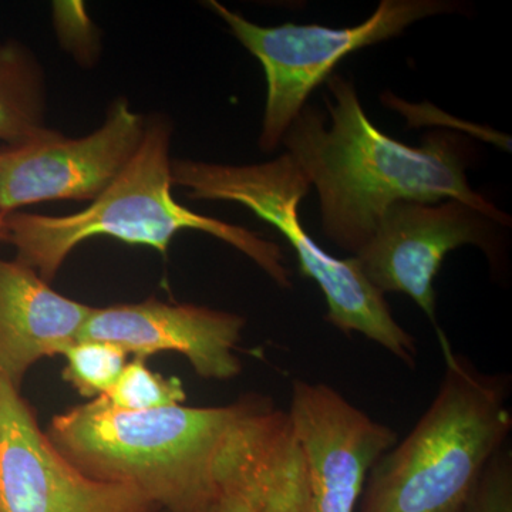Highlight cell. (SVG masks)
Here are the masks:
<instances>
[{"instance_id": "1", "label": "cell", "mask_w": 512, "mask_h": 512, "mask_svg": "<svg viewBox=\"0 0 512 512\" xmlns=\"http://www.w3.org/2000/svg\"><path fill=\"white\" fill-rule=\"evenodd\" d=\"M326 86L329 126L306 104L281 144L316 188L322 231L333 244L355 256L399 201L458 200L511 227L510 215L468 184L466 138L436 131L420 147L406 146L369 120L352 80L333 73Z\"/></svg>"}, {"instance_id": "15", "label": "cell", "mask_w": 512, "mask_h": 512, "mask_svg": "<svg viewBox=\"0 0 512 512\" xmlns=\"http://www.w3.org/2000/svg\"><path fill=\"white\" fill-rule=\"evenodd\" d=\"M97 399L123 412H147L183 404L187 393L180 379L164 377L151 370L144 357H134L109 392Z\"/></svg>"}, {"instance_id": "16", "label": "cell", "mask_w": 512, "mask_h": 512, "mask_svg": "<svg viewBox=\"0 0 512 512\" xmlns=\"http://www.w3.org/2000/svg\"><path fill=\"white\" fill-rule=\"evenodd\" d=\"M63 356V379L90 400L109 392L128 362L127 353L119 346L97 340H77Z\"/></svg>"}, {"instance_id": "10", "label": "cell", "mask_w": 512, "mask_h": 512, "mask_svg": "<svg viewBox=\"0 0 512 512\" xmlns=\"http://www.w3.org/2000/svg\"><path fill=\"white\" fill-rule=\"evenodd\" d=\"M286 413L305 458L311 512H356L370 471L399 441L396 431L326 383L295 380Z\"/></svg>"}, {"instance_id": "12", "label": "cell", "mask_w": 512, "mask_h": 512, "mask_svg": "<svg viewBox=\"0 0 512 512\" xmlns=\"http://www.w3.org/2000/svg\"><path fill=\"white\" fill-rule=\"evenodd\" d=\"M218 493L229 491L258 512H311L302 448L285 410L261 396L237 421L215 463Z\"/></svg>"}, {"instance_id": "14", "label": "cell", "mask_w": 512, "mask_h": 512, "mask_svg": "<svg viewBox=\"0 0 512 512\" xmlns=\"http://www.w3.org/2000/svg\"><path fill=\"white\" fill-rule=\"evenodd\" d=\"M46 83L36 57L18 42H0V141L6 146L45 130Z\"/></svg>"}, {"instance_id": "13", "label": "cell", "mask_w": 512, "mask_h": 512, "mask_svg": "<svg viewBox=\"0 0 512 512\" xmlns=\"http://www.w3.org/2000/svg\"><path fill=\"white\" fill-rule=\"evenodd\" d=\"M92 312L29 266L0 259V373L20 390L30 367L79 340Z\"/></svg>"}, {"instance_id": "18", "label": "cell", "mask_w": 512, "mask_h": 512, "mask_svg": "<svg viewBox=\"0 0 512 512\" xmlns=\"http://www.w3.org/2000/svg\"><path fill=\"white\" fill-rule=\"evenodd\" d=\"M200 512H258L238 494L221 491L204 510Z\"/></svg>"}, {"instance_id": "2", "label": "cell", "mask_w": 512, "mask_h": 512, "mask_svg": "<svg viewBox=\"0 0 512 512\" xmlns=\"http://www.w3.org/2000/svg\"><path fill=\"white\" fill-rule=\"evenodd\" d=\"M258 396L147 412H123L93 399L56 416L46 434L87 477L136 488L164 512H200L218 495L222 444Z\"/></svg>"}, {"instance_id": "17", "label": "cell", "mask_w": 512, "mask_h": 512, "mask_svg": "<svg viewBox=\"0 0 512 512\" xmlns=\"http://www.w3.org/2000/svg\"><path fill=\"white\" fill-rule=\"evenodd\" d=\"M467 512H512V453L505 446L495 454L478 484Z\"/></svg>"}, {"instance_id": "9", "label": "cell", "mask_w": 512, "mask_h": 512, "mask_svg": "<svg viewBox=\"0 0 512 512\" xmlns=\"http://www.w3.org/2000/svg\"><path fill=\"white\" fill-rule=\"evenodd\" d=\"M136 488L83 474L0 373V512H158Z\"/></svg>"}, {"instance_id": "6", "label": "cell", "mask_w": 512, "mask_h": 512, "mask_svg": "<svg viewBox=\"0 0 512 512\" xmlns=\"http://www.w3.org/2000/svg\"><path fill=\"white\" fill-rule=\"evenodd\" d=\"M207 5L264 67L266 104L258 144L265 153L281 146L313 90L332 76L340 60L402 35L419 20L461 10L460 3L450 0H383L373 15L352 28L295 23L265 28L215 0Z\"/></svg>"}, {"instance_id": "8", "label": "cell", "mask_w": 512, "mask_h": 512, "mask_svg": "<svg viewBox=\"0 0 512 512\" xmlns=\"http://www.w3.org/2000/svg\"><path fill=\"white\" fill-rule=\"evenodd\" d=\"M147 121L126 100L110 107L103 126L80 138L45 128L0 148V210L50 201H93L106 190L141 146Z\"/></svg>"}, {"instance_id": "19", "label": "cell", "mask_w": 512, "mask_h": 512, "mask_svg": "<svg viewBox=\"0 0 512 512\" xmlns=\"http://www.w3.org/2000/svg\"><path fill=\"white\" fill-rule=\"evenodd\" d=\"M8 234V215L0 210V245H2L3 242H8Z\"/></svg>"}, {"instance_id": "3", "label": "cell", "mask_w": 512, "mask_h": 512, "mask_svg": "<svg viewBox=\"0 0 512 512\" xmlns=\"http://www.w3.org/2000/svg\"><path fill=\"white\" fill-rule=\"evenodd\" d=\"M446 372L429 409L375 464L359 512H467L512 430L511 377L485 373L437 330Z\"/></svg>"}, {"instance_id": "11", "label": "cell", "mask_w": 512, "mask_h": 512, "mask_svg": "<svg viewBox=\"0 0 512 512\" xmlns=\"http://www.w3.org/2000/svg\"><path fill=\"white\" fill-rule=\"evenodd\" d=\"M247 320L238 313L190 303L144 302L93 308L79 340L113 343L136 357L180 353L198 376L229 380L242 372L237 356Z\"/></svg>"}, {"instance_id": "4", "label": "cell", "mask_w": 512, "mask_h": 512, "mask_svg": "<svg viewBox=\"0 0 512 512\" xmlns=\"http://www.w3.org/2000/svg\"><path fill=\"white\" fill-rule=\"evenodd\" d=\"M170 141L167 120L147 121L137 153L89 207L62 217L20 211L8 215V242L16 248V261L50 282L70 252L87 239L116 238L165 255L178 232L194 229L227 242L252 259L276 285L292 288L291 272L279 245L247 228L197 214L175 200Z\"/></svg>"}, {"instance_id": "5", "label": "cell", "mask_w": 512, "mask_h": 512, "mask_svg": "<svg viewBox=\"0 0 512 512\" xmlns=\"http://www.w3.org/2000/svg\"><path fill=\"white\" fill-rule=\"evenodd\" d=\"M171 180L187 188L192 200L237 202L278 229L295 251L301 274L325 296L330 325L348 336L360 333L404 365L416 366V339L393 318L383 293L367 281L355 258L328 254L303 228L299 205L312 187L291 154L245 165L173 160Z\"/></svg>"}, {"instance_id": "7", "label": "cell", "mask_w": 512, "mask_h": 512, "mask_svg": "<svg viewBox=\"0 0 512 512\" xmlns=\"http://www.w3.org/2000/svg\"><path fill=\"white\" fill-rule=\"evenodd\" d=\"M501 228L458 200L399 201L384 212L373 237L353 258L377 291L409 296L439 330L434 281L444 259L471 245L484 252L493 271H500L505 259Z\"/></svg>"}]
</instances>
